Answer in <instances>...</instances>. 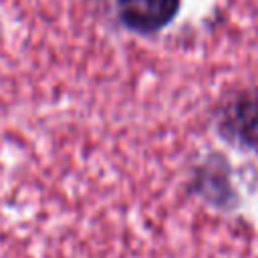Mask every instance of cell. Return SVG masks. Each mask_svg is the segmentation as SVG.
I'll use <instances>...</instances> for the list:
<instances>
[{"instance_id": "obj_1", "label": "cell", "mask_w": 258, "mask_h": 258, "mask_svg": "<svg viewBox=\"0 0 258 258\" xmlns=\"http://www.w3.org/2000/svg\"><path fill=\"white\" fill-rule=\"evenodd\" d=\"M181 0H117L119 22L135 34H155L171 24Z\"/></svg>"}, {"instance_id": "obj_2", "label": "cell", "mask_w": 258, "mask_h": 258, "mask_svg": "<svg viewBox=\"0 0 258 258\" xmlns=\"http://www.w3.org/2000/svg\"><path fill=\"white\" fill-rule=\"evenodd\" d=\"M220 131L228 139L258 151V91L238 93L224 105Z\"/></svg>"}]
</instances>
